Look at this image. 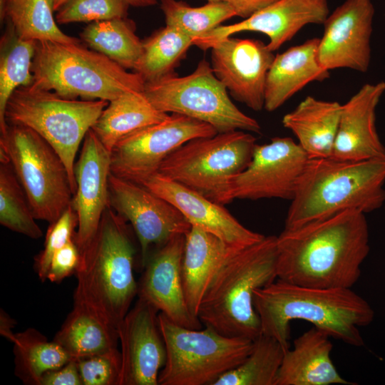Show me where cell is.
Masks as SVG:
<instances>
[{"mask_svg": "<svg viewBox=\"0 0 385 385\" xmlns=\"http://www.w3.org/2000/svg\"><path fill=\"white\" fill-rule=\"evenodd\" d=\"M53 341L72 359L118 351V332L83 304L74 302Z\"/></svg>", "mask_w": 385, "mask_h": 385, "instance_id": "obj_27", "label": "cell"}, {"mask_svg": "<svg viewBox=\"0 0 385 385\" xmlns=\"http://www.w3.org/2000/svg\"><path fill=\"white\" fill-rule=\"evenodd\" d=\"M11 342L15 374L26 384L39 385L44 373L72 359L58 344L48 342L43 334L33 328L16 333Z\"/></svg>", "mask_w": 385, "mask_h": 385, "instance_id": "obj_32", "label": "cell"}, {"mask_svg": "<svg viewBox=\"0 0 385 385\" xmlns=\"http://www.w3.org/2000/svg\"><path fill=\"white\" fill-rule=\"evenodd\" d=\"M168 116L149 101L143 91H129L108 102L91 130L111 152L126 135Z\"/></svg>", "mask_w": 385, "mask_h": 385, "instance_id": "obj_28", "label": "cell"}, {"mask_svg": "<svg viewBox=\"0 0 385 385\" xmlns=\"http://www.w3.org/2000/svg\"><path fill=\"white\" fill-rule=\"evenodd\" d=\"M128 5L123 0H68L55 16L58 24L92 23L127 17Z\"/></svg>", "mask_w": 385, "mask_h": 385, "instance_id": "obj_37", "label": "cell"}, {"mask_svg": "<svg viewBox=\"0 0 385 385\" xmlns=\"http://www.w3.org/2000/svg\"><path fill=\"white\" fill-rule=\"evenodd\" d=\"M309 158L291 138H274L256 145L247 167L230 182L227 202L235 199L292 200Z\"/></svg>", "mask_w": 385, "mask_h": 385, "instance_id": "obj_13", "label": "cell"}, {"mask_svg": "<svg viewBox=\"0 0 385 385\" xmlns=\"http://www.w3.org/2000/svg\"><path fill=\"white\" fill-rule=\"evenodd\" d=\"M0 41V131L7 128L5 119L6 104L12 93L19 87L34 83L31 71L36 41L19 36L10 23Z\"/></svg>", "mask_w": 385, "mask_h": 385, "instance_id": "obj_29", "label": "cell"}, {"mask_svg": "<svg viewBox=\"0 0 385 385\" xmlns=\"http://www.w3.org/2000/svg\"><path fill=\"white\" fill-rule=\"evenodd\" d=\"M143 93L158 110L205 122L217 133H261L260 123L232 103L227 88L205 59L188 76L179 77L174 73L145 83Z\"/></svg>", "mask_w": 385, "mask_h": 385, "instance_id": "obj_11", "label": "cell"}, {"mask_svg": "<svg viewBox=\"0 0 385 385\" xmlns=\"http://www.w3.org/2000/svg\"><path fill=\"white\" fill-rule=\"evenodd\" d=\"M385 157L363 160L309 158L291 200L284 228L342 211L367 213L385 202Z\"/></svg>", "mask_w": 385, "mask_h": 385, "instance_id": "obj_3", "label": "cell"}, {"mask_svg": "<svg viewBox=\"0 0 385 385\" xmlns=\"http://www.w3.org/2000/svg\"><path fill=\"white\" fill-rule=\"evenodd\" d=\"M80 260V250L73 237L53 255L48 271L47 280L59 283L65 278L76 274Z\"/></svg>", "mask_w": 385, "mask_h": 385, "instance_id": "obj_40", "label": "cell"}, {"mask_svg": "<svg viewBox=\"0 0 385 385\" xmlns=\"http://www.w3.org/2000/svg\"><path fill=\"white\" fill-rule=\"evenodd\" d=\"M342 105L337 101L307 96L283 116L282 124L291 130L309 158L332 156Z\"/></svg>", "mask_w": 385, "mask_h": 385, "instance_id": "obj_26", "label": "cell"}, {"mask_svg": "<svg viewBox=\"0 0 385 385\" xmlns=\"http://www.w3.org/2000/svg\"><path fill=\"white\" fill-rule=\"evenodd\" d=\"M193 39L173 26L165 25L143 41V52L134 72L145 83L174 74V69L185 57Z\"/></svg>", "mask_w": 385, "mask_h": 385, "instance_id": "obj_33", "label": "cell"}, {"mask_svg": "<svg viewBox=\"0 0 385 385\" xmlns=\"http://www.w3.org/2000/svg\"><path fill=\"white\" fill-rule=\"evenodd\" d=\"M287 350L274 338L261 334L238 366L220 376L213 385H274Z\"/></svg>", "mask_w": 385, "mask_h": 385, "instance_id": "obj_34", "label": "cell"}, {"mask_svg": "<svg viewBox=\"0 0 385 385\" xmlns=\"http://www.w3.org/2000/svg\"><path fill=\"white\" fill-rule=\"evenodd\" d=\"M15 327V321L5 311L1 309L0 312V333L1 335L12 342L15 334L12 329Z\"/></svg>", "mask_w": 385, "mask_h": 385, "instance_id": "obj_43", "label": "cell"}, {"mask_svg": "<svg viewBox=\"0 0 385 385\" xmlns=\"http://www.w3.org/2000/svg\"><path fill=\"white\" fill-rule=\"evenodd\" d=\"M48 0H0L1 21H8L17 34L36 41L79 43L58 27Z\"/></svg>", "mask_w": 385, "mask_h": 385, "instance_id": "obj_31", "label": "cell"}, {"mask_svg": "<svg viewBox=\"0 0 385 385\" xmlns=\"http://www.w3.org/2000/svg\"><path fill=\"white\" fill-rule=\"evenodd\" d=\"M80 37L89 48L127 70L133 71L142 55L143 41L127 17L89 23Z\"/></svg>", "mask_w": 385, "mask_h": 385, "instance_id": "obj_30", "label": "cell"}, {"mask_svg": "<svg viewBox=\"0 0 385 385\" xmlns=\"http://www.w3.org/2000/svg\"><path fill=\"white\" fill-rule=\"evenodd\" d=\"M33 86L69 99L111 101L129 91H143L145 81L102 53L79 43L36 41Z\"/></svg>", "mask_w": 385, "mask_h": 385, "instance_id": "obj_6", "label": "cell"}, {"mask_svg": "<svg viewBox=\"0 0 385 385\" xmlns=\"http://www.w3.org/2000/svg\"><path fill=\"white\" fill-rule=\"evenodd\" d=\"M125 221L107 207L95 239L81 253L73 294L74 302L85 304L116 330L138 295L135 250Z\"/></svg>", "mask_w": 385, "mask_h": 385, "instance_id": "obj_5", "label": "cell"}, {"mask_svg": "<svg viewBox=\"0 0 385 385\" xmlns=\"http://www.w3.org/2000/svg\"><path fill=\"white\" fill-rule=\"evenodd\" d=\"M108 191L109 205L130 222L136 234L143 267L151 245L160 247L177 235H185L191 229L179 210L141 185L111 173Z\"/></svg>", "mask_w": 385, "mask_h": 385, "instance_id": "obj_14", "label": "cell"}, {"mask_svg": "<svg viewBox=\"0 0 385 385\" xmlns=\"http://www.w3.org/2000/svg\"><path fill=\"white\" fill-rule=\"evenodd\" d=\"M83 385H118L120 350L76 359Z\"/></svg>", "mask_w": 385, "mask_h": 385, "instance_id": "obj_39", "label": "cell"}, {"mask_svg": "<svg viewBox=\"0 0 385 385\" xmlns=\"http://www.w3.org/2000/svg\"><path fill=\"white\" fill-rule=\"evenodd\" d=\"M384 92V81L366 83L342 105L331 158L363 160L385 157L376 127V109Z\"/></svg>", "mask_w": 385, "mask_h": 385, "instance_id": "obj_22", "label": "cell"}, {"mask_svg": "<svg viewBox=\"0 0 385 385\" xmlns=\"http://www.w3.org/2000/svg\"><path fill=\"white\" fill-rule=\"evenodd\" d=\"M210 49L212 71L231 96L252 110L261 111L273 51L260 40L231 36L214 43Z\"/></svg>", "mask_w": 385, "mask_h": 385, "instance_id": "obj_16", "label": "cell"}, {"mask_svg": "<svg viewBox=\"0 0 385 385\" xmlns=\"http://www.w3.org/2000/svg\"><path fill=\"white\" fill-rule=\"evenodd\" d=\"M253 304L262 334L277 339L286 350L292 320L309 322L330 337L361 346L364 342L359 328L374 317L370 304L351 288H315L279 279L257 289Z\"/></svg>", "mask_w": 385, "mask_h": 385, "instance_id": "obj_2", "label": "cell"}, {"mask_svg": "<svg viewBox=\"0 0 385 385\" xmlns=\"http://www.w3.org/2000/svg\"><path fill=\"white\" fill-rule=\"evenodd\" d=\"M256 145L244 130L195 138L170 153L157 173L223 205L231 180L247 167Z\"/></svg>", "mask_w": 385, "mask_h": 385, "instance_id": "obj_9", "label": "cell"}, {"mask_svg": "<svg viewBox=\"0 0 385 385\" xmlns=\"http://www.w3.org/2000/svg\"><path fill=\"white\" fill-rule=\"evenodd\" d=\"M26 195L9 163L0 165V223L9 230L37 240L42 231Z\"/></svg>", "mask_w": 385, "mask_h": 385, "instance_id": "obj_36", "label": "cell"}, {"mask_svg": "<svg viewBox=\"0 0 385 385\" xmlns=\"http://www.w3.org/2000/svg\"><path fill=\"white\" fill-rule=\"evenodd\" d=\"M217 131L210 124L172 113L163 121L126 135L111 151V173L138 185L156 174L163 160L187 142L211 137Z\"/></svg>", "mask_w": 385, "mask_h": 385, "instance_id": "obj_12", "label": "cell"}, {"mask_svg": "<svg viewBox=\"0 0 385 385\" xmlns=\"http://www.w3.org/2000/svg\"><path fill=\"white\" fill-rule=\"evenodd\" d=\"M110 174L111 152L90 129L74 165L76 190L72 205L78 219L74 239L80 253L95 239L103 214L109 206Z\"/></svg>", "mask_w": 385, "mask_h": 385, "instance_id": "obj_18", "label": "cell"}, {"mask_svg": "<svg viewBox=\"0 0 385 385\" xmlns=\"http://www.w3.org/2000/svg\"><path fill=\"white\" fill-rule=\"evenodd\" d=\"M374 8L371 0H346L329 14L318 45V58L328 71H367Z\"/></svg>", "mask_w": 385, "mask_h": 385, "instance_id": "obj_17", "label": "cell"}, {"mask_svg": "<svg viewBox=\"0 0 385 385\" xmlns=\"http://www.w3.org/2000/svg\"><path fill=\"white\" fill-rule=\"evenodd\" d=\"M277 279L315 288H351L369 252L365 214L349 210L277 237Z\"/></svg>", "mask_w": 385, "mask_h": 385, "instance_id": "obj_1", "label": "cell"}, {"mask_svg": "<svg viewBox=\"0 0 385 385\" xmlns=\"http://www.w3.org/2000/svg\"><path fill=\"white\" fill-rule=\"evenodd\" d=\"M52 10L57 11L68 0H48Z\"/></svg>", "mask_w": 385, "mask_h": 385, "instance_id": "obj_45", "label": "cell"}, {"mask_svg": "<svg viewBox=\"0 0 385 385\" xmlns=\"http://www.w3.org/2000/svg\"><path fill=\"white\" fill-rule=\"evenodd\" d=\"M105 100H76L33 85L18 88L6 104L7 125L28 127L41 136L61 157L73 195L74 161L86 133L108 106Z\"/></svg>", "mask_w": 385, "mask_h": 385, "instance_id": "obj_7", "label": "cell"}, {"mask_svg": "<svg viewBox=\"0 0 385 385\" xmlns=\"http://www.w3.org/2000/svg\"><path fill=\"white\" fill-rule=\"evenodd\" d=\"M330 337L313 327L294 341L283 356L274 385L352 384L338 372L331 359Z\"/></svg>", "mask_w": 385, "mask_h": 385, "instance_id": "obj_23", "label": "cell"}, {"mask_svg": "<svg viewBox=\"0 0 385 385\" xmlns=\"http://www.w3.org/2000/svg\"><path fill=\"white\" fill-rule=\"evenodd\" d=\"M160 9L167 26L178 29L193 41L237 16L230 5L222 2L207 1L204 6L192 7L182 1L160 0Z\"/></svg>", "mask_w": 385, "mask_h": 385, "instance_id": "obj_35", "label": "cell"}, {"mask_svg": "<svg viewBox=\"0 0 385 385\" xmlns=\"http://www.w3.org/2000/svg\"><path fill=\"white\" fill-rule=\"evenodd\" d=\"M77 226V215L72 203L58 219L49 223L43 249L34 259L35 270L42 282L47 280L48 271L53 255L74 237Z\"/></svg>", "mask_w": 385, "mask_h": 385, "instance_id": "obj_38", "label": "cell"}, {"mask_svg": "<svg viewBox=\"0 0 385 385\" xmlns=\"http://www.w3.org/2000/svg\"><path fill=\"white\" fill-rule=\"evenodd\" d=\"M158 314L153 305L138 297L120 323L118 385H158V375L167 356Z\"/></svg>", "mask_w": 385, "mask_h": 385, "instance_id": "obj_15", "label": "cell"}, {"mask_svg": "<svg viewBox=\"0 0 385 385\" xmlns=\"http://www.w3.org/2000/svg\"><path fill=\"white\" fill-rule=\"evenodd\" d=\"M128 6L135 7H146L156 4V0H123Z\"/></svg>", "mask_w": 385, "mask_h": 385, "instance_id": "obj_44", "label": "cell"}, {"mask_svg": "<svg viewBox=\"0 0 385 385\" xmlns=\"http://www.w3.org/2000/svg\"><path fill=\"white\" fill-rule=\"evenodd\" d=\"M158 321L167 354L158 385H213L242 364L253 348V339L225 336L210 326L185 328L161 312Z\"/></svg>", "mask_w": 385, "mask_h": 385, "instance_id": "obj_8", "label": "cell"}, {"mask_svg": "<svg viewBox=\"0 0 385 385\" xmlns=\"http://www.w3.org/2000/svg\"><path fill=\"white\" fill-rule=\"evenodd\" d=\"M319 38L309 39L274 56L266 80V111H274L309 83L329 77V71L319 61Z\"/></svg>", "mask_w": 385, "mask_h": 385, "instance_id": "obj_24", "label": "cell"}, {"mask_svg": "<svg viewBox=\"0 0 385 385\" xmlns=\"http://www.w3.org/2000/svg\"><path fill=\"white\" fill-rule=\"evenodd\" d=\"M329 14L327 0H277L240 22L217 26L195 39L193 45L207 50L214 43L235 34L255 31L269 37L267 46L274 52L304 26L323 24Z\"/></svg>", "mask_w": 385, "mask_h": 385, "instance_id": "obj_19", "label": "cell"}, {"mask_svg": "<svg viewBox=\"0 0 385 385\" xmlns=\"http://www.w3.org/2000/svg\"><path fill=\"white\" fill-rule=\"evenodd\" d=\"M39 385H83L76 360L44 373Z\"/></svg>", "mask_w": 385, "mask_h": 385, "instance_id": "obj_41", "label": "cell"}, {"mask_svg": "<svg viewBox=\"0 0 385 385\" xmlns=\"http://www.w3.org/2000/svg\"><path fill=\"white\" fill-rule=\"evenodd\" d=\"M277 237L232 251L213 275L200 303L197 317L227 337L252 339L259 337L261 324L253 304L255 291L277 279Z\"/></svg>", "mask_w": 385, "mask_h": 385, "instance_id": "obj_4", "label": "cell"}, {"mask_svg": "<svg viewBox=\"0 0 385 385\" xmlns=\"http://www.w3.org/2000/svg\"><path fill=\"white\" fill-rule=\"evenodd\" d=\"M185 235H177L148 257L139 283L138 297L164 314L174 323L191 329H202L186 303L181 267Z\"/></svg>", "mask_w": 385, "mask_h": 385, "instance_id": "obj_20", "label": "cell"}, {"mask_svg": "<svg viewBox=\"0 0 385 385\" xmlns=\"http://www.w3.org/2000/svg\"><path fill=\"white\" fill-rule=\"evenodd\" d=\"M235 250L217 237L195 227L192 226L185 235L182 279L187 305L195 317L198 318L200 303L215 272Z\"/></svg>", "mask_w": 385, "mask_h": 385, "instance_id": "obj_25", "label": "cell"}, {"mask_svg": "<svg viewBox=\"0 0 385 385\" xmlns=\"http://www.w3.org/2000/svg\"><path fill=\"white\" fill-rule=\"evenodd\" d=\"M141 185L175 206L191 226L214 235L230 248L242 250L265 237L242 225L222 205L158 173Z\"/></svg>", "mask_w": 385, "mask_h": 385, "instance_id": "obj_21", "label": "cell"}, {"mask_svg": "<svg viewBox=\"0 0 385 385\" xmlns=\"http://www.w3.org/2000/svg\"><path fill=\"white\" fill-rule=\"evenodd\" d=\"M212 2H222L230 5L237 16L247 19L277 0H207Z\"/></svg>", "mask_w": 385, "mask_h": 385, "instance_id": "obj_42", "label": "cell"}, {"mask_svg": "<svg viewBox=\"0 0 385 385\" xmlns=\"http://www.w3.org/2000/svg\"><path fill=\"white\" fill-rule=\"evenodd\" d=\"M0 157L8 159L36 220L51 223L71 205L73 193L66 168L34 130L8 125L1 134Z\"/></svg>", "mask_w": 385, "mask_h": 385, "instance_id": "obj_10", "label": "cell"}]
</instances>
